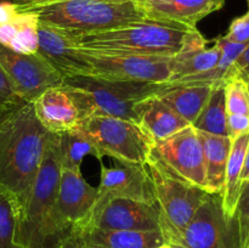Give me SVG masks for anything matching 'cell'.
<instances>
[{
  "label": "cell",
  "instance_id": "cell-15",
  "mask_svg": "<svg viewBox=\"0 0 249 248\" xmlns=\"http://www.w3.org/2000/svg\"><path fill=\"white\" fill-rule=\"evenodd\" d=\"M38 53L63 78L74 75H90V67L83 53L74 48L62 29L53 28L39 22Z\"/></svg>",
  "mask_w": 249,
  "mask_h": 248
},
{
  "label": "cell",
  "instance_id": "cell-5",
  "mask_svg": "<svg viewBox=\"0 0 249 248\" xmlns=\"http://www.w3.org/2000/svg\"><path fill=\"white\" fill-rule=\"evenodd\" d=\"M61 85L74 100L80 121L92 116H109L138 124L139 105L164 88V83L117 82L88 75L66 77Z\"/></svg>",
  "mask_w": 249,
  "mask_h": 248
},
{
  "label": "cell",
  "instance_id": "cell-7",
  "mask_svg": "<svg viewBox=\"0 0 249 248\" xmlns=\"http://www.w3.org/2000/svg\"><path fill=\"white\" fill-rule=\"evenodd\" d=\"M146 165L160 209V231L169 243L189 224L208 191L179 180L151 156Z\"/></svg>",
  "mask_w": 249,
  "mask_h": 248
},
{
  "label": "cell",
  "instance_id": "cell-18",
  "mask_svg": "<svg viewBox=\"0 0 249 248\" xmlns=\"http://www.w3.org/2000/svg\"><path fill=\"white\" fill-rule=\"evenodd\" d=\"M146 17L196 28L206 16L224 6L225 0H136Z\"/></svg>",
  "mask_w": 249,
  "mask_h": 248
},
{
  "label": "cell",
  "instance_id": "cell-26",
  "mask_svg": "<svg viewBox=\"0 0 249 248\" xmlns=\"http://www.w3.org/2000/svg\"><path fill=\"white\" fill-rule=\"evenodd\" d=\"M61 153H62V168L82 172L83 159L87 156H92L101 162L102 157L96 146L77 128L61 134Z\"/></svg>",
  "mask_w": 249,
  "mask_h": 248
},
{
  "label": "cell",
  "instance_id": "cell-8",
  "mask_svg": "<svg viewBox=\"0 0 249 248\" xmlns=\"http://www.w3.org/2000/svg\"><path fill=\"white\" fill-rule=\"evenodd\" d=\"M179 248H238L235 220L228 219L220 194L208 192L186 226L169 242Z\"/></svg>",
  "mask_w": 249,
  "mask_h": 248
},
{
  "label": "cell",
  "instance_id": "cell-34",
  "mask_svg": "<svg viewBox=\"0 0 249 248\" xmlns=\"http://www.w3.org/2000/svg\"><path fill=\"white\" fill-rule=\"evenodd\" d=\"M233 66H235V68L241 74L245 75L246 78L249 79V44L247 45V48L242 51V53L238 56Z\"/></svg>",
  "mask_w": 249,
  "mask_h": 248
},
{
  "label": "cell",
  "instance_id": "cell-38",
  "mask_svg": "<svg viewBox=\"0 0 249 248\" xmlns=\"http://www.w3.org/2000/svg\"><path fill=\"white\" fill-rule=\"evenodd\" d=\"M247 82H248V87H249V79L247 78Z\"/></svg>",
  "mask_w": 249,
  "mask_h": 248
},
{
  "label": "cell",
  "instance_id": "cell-25",
  "mask_svg": "<svg viewBox=\"0 0 249 248\" xmlns=\"http://www.w3.org/2000/svg\"><path fill=\"white\" fill-rule=\"evenodd\" d=\"M196 130L213 135L229 136L228 112L225 104V83L214 85L208 101L192 124Z\"/></svg>",
  "mask_w": 249,
  "mask_h": 248
},
{
  "label": "cell",
  "instance_id": "cell-41",
  "mask_svg": "<svg viewBox=\"0 0 249 248\" xmlns=\"http://www.w3.org/2000/svg\"><path fill=\"white\" fill-rule=\"evenodd\" d=\"M44 1H46V0H44Z\"/></svg>",
  "mask_w": 249,
  "mask_h": 248
},
{
  "label": "cell",
  "instance_id": "cell-13",
  "mask_svg": "<svg viewBox=\"0 0 249 248\" xmlns=\"http://www.w3.org/2000/svg\"><path fill=\"white\" fill-rule=\"evenodd\" d=\"M92 228L101 230H160L158 204L125 198H99L85 229Z\"/></svg>",
  "mask_w": 249,
  "mask_h": 248
},
{
  "label": "cell",
  "instance_id": "cell-14",
  "mask_svg": "<svg viewBox=\"0 0 249 248\" xmlns=\"http://www.w3.org/2000/svg\"><path fill=\"white\" fill-rule=\"evenodd\" d=\"M99 198H125L157 204L152 179L146 164L105 167L101 163Z\"/></svg>",
  "mask_w": 249,
  "mask_h": 248
},
{
  "label": "cell",
  "instance_id": "cell-2",
  "mask_svg": "<svg viewBox=\"0 0 249 248\" xmlns=\"http://www.w3.org/2000/svg\"><path fill=\"white\" fill-rule=\"evenodd\" d=\"M63 32L78 50L104 55L174 57L184 51L207 48V40L197 28L151 18L106 31Z\"/></svg>",
  "mask_w": 249,
  "mask_h": 248
},
{
  "label": "cell",
  "instance_id": "cell-17",
  "mask_svg": "<svg viewBox=\"0 0 249 248\" xmlns=\"http://www.w3.org/2000/svg\"><path fill=\"white\" fill-rule=\"evenodd\" d=\"M32 104L38 121L51 134L61 135L80 122L77 105L63 85L49 88Z\"/></svg>",
  "mask_w": 249,
  "mask_h": 248
},
{
  "label": "cell",
  "instance_id": "cell-21",
  "mask_svg": "<svg viewBox=\"0 0 249 248\" xmlns=\"http://www.w3.org/2000/svg\"><path fill=\"white\" fill-rule=\"evenodd\" d=\"M212 90V85H170L164 83V88L156 96L192 125L208 101Z\"/></svg>",
  "mask_w": 249,
  "mask_h": 248
},
{
  "label": "cell",
  "instance_id": "cell-16",
  "mask_svg": "<svg viewBox=\"0 0 249 248\" xmlns=\"http://www.w3.org/2000/svg\"><path fill=\"white\" fill-rule=\"evenodd\" d=\"M39 19L15 2H0V44L15 53H38Z\"/></svg>",
  "mask_w": 249,
  "mask_h": 248
},
{
  "label": "cell",
  "instance_id": "cell-20",
  "mask_svg": "<svg viewBox=\"0 0 249 248\" xmlns=\"http://www.w3.org/2000/svg\"><path fill=\"white\" fill-rule=\"evenodd\" d=\"M88 248H157L165 243L160 230H83Z\"/></svg>",
  "mask_w": 249,
  "mask_h": 248
},
{
  "label": "cell",
  "instance_id": "cell-40",
  "mask_svg": "<svg viewBox=\"0 0 249 248\" xmlns=\"http://www.w3.org/2000/svg\"><path fill=\"white\" fill-rule=\"evenodd\" d=\"M172 247H173V246H172ZM173 248H179V247H173Z\"/></svg>",
  "mask_w": 249,
  "mask_h": 248
},
{
  "label": "cell",
  "instance_id": "cell-19",
  "mask_svg": "<svg viewBox=\"0 0 249 248\" xmlns=\"http://www.w3.org/2000/svg\"><path fill=\"white\" fill-rule=\"evenodd\" d=\"M139 125L153 141H162L190 124L156 95L139 105Z\"/></svg>",
  "mask_w": 249,
  "mask_h": 248
},
{
  "label": "cell",
  "instance_id": "cell-33",
  "mask_svg": "<svg viewBox=\"0 0 249 248\" xmlns=\"http://www.w3.org/2000/svg\"><path fill=\"white\" fill-rule=\"evenodd\" d=\"M49 248H88V246L84 240L83 230L74 228Z\"/></svg>",
  "mask_w": 249,
  "mask_h": 248
},
{
  "label": "cell",
  "instance_id": "cell-39",
  "mask_svg": "<svg viewBox=\"0 0 249 248\" xmlns=\"http://www.w3.org/2000/svg\"><path fill=\"white\" fill-rule=\"evenodd\" d=\"M247 2H248V7H249V0H247Z\"/></svg>",
  "mask_w": 249,
  "mask_h": 248
},
{
  "label": "cell",
  "instance_id": "cell-22",
  "mask_svg": "<svg viewBox=\"0 0 249 248\" xmlns=\"http://www.w3.org/2000/svg\"><path fill=\"white\" fill-rule=\"evenodd\" d=\"M198 134L203 146L206 190L211 194H221L225 184L231 139L229 136L213 135L203 131H198Z\"/></svg>",
  "mask_w": 249,
  "mask_h": 248
},
{
  "label": "cell",
  "instance_id": "cell-24",
  "mask_svg": "<svg viewBox=\"0 0 249 248\" xmlns=\"http://www.w3.org/2000/svg\"><path fill=\"white\" fill-rule=\"evenodd\" d=\"M220 56L221 49L216 41L212 48L195 49L180 53L179 55L172 57V74L168 82L207 72L218 65Z\"/></svg>",
  "mask_w": 249,
  "mask_h": 248
},
{
  "label": "cell",
  "instance_id": "cell-35",
  "mask_svg": "<svg viewBox=\"0 0 249 248\" xmlns=\"http://www.w3.org/2000/svg\"><path fill=\"white\" fill-rule=\"evenodd\" d=\"M249 177V142L247 146V151H246V157H245V163H243V169L242 174H241V181H245Z\"/></svg>",
  "mask_w": 249,
  "mask_h": 248
},
{
  "label": "cell",
  "instance_id": "cell-10",
  "mask_svg": "<svg viewBox=\"0 0 249 248\" xmlns=\"http://www.w3.org/2000/svg\"><path fill=\"white\" fill-rule=\"evenodd\" d=\"M99 199L97 187L90 185L82 172L62 168L51 224L55 232L68 233L74 228L84 230Z\"/></svg>",
  "mask_w": 249,
  "mask_h": 248
},
{
  "label": "cell",
  "instance_id": "cell-30",
  "mask_svg": "<svg viewBox=\"0 0 249 248\" xmlns=\"http://www.w3.org/2000/svg\"><path fill=\"white\" fill-rule=\"evenodd\" d=\"M24 102L26 101H23L16 92L6 73L0 67V114L7 113Z\"/></svg>",
  "mask_w": 249,
  "mask_h": 248
},
{
  "label": "cell",
  "instance_id": "cell-28",
  "mask_svg": "<svg viewBox=\"0 0 249 248\" xmlns=\"http://www.w3.org/2000/svg\"><path fill=\"white\" fill-rule=\"evenodd\" d=\"M17 211L14 202L0 190V248H22L16 240Z\"/></svg>",
  "mask_w": 249,
  "mask_h": 248
},
{
  "label": "cell",
  "instance_id": "cell-1",
  "mask_svg": "<svg viewBox=\"0 0 249 248\" xmlns=\"http://www.w3.org/2000/svg\"><path fill=\"white\" fill-rule=\"evenodd\" d=\"M48 136L32 102H24L0 119V190L14 202L17 220L31 197Z\"/></svg>",
  "mask_w": 249,
  "mask_h": 248
},
{
  "label": "cell",
  "instance_id": "cell-37",
  "mask_svg": "<svg viewBox=\"0 0 249 248\" xmlns=\"http://www.w3.org/2000/svg\"><path fill=\"white\" fill-rule=\"evenodd\" d=\"M7 113H9V112H7ZM7 113H5V114H7ZM5 114H0V119H1V118H2V117H4V116H5Z\"/></svg>",
  "mask_w": 249,
  "mask_h": 248
},
{
  "label": "cell",
  "instance_id": "cell-36",
  "mask_svg": "<svg viewBox=\"0 0 249 248\" xmlns=\"http://www.w3.org/2000/svg\"><path fill=\"white\" fill-rule=\"evenodd\" d=\"M18 1V4H32V2H40L44 0H16Z\"/></svg>",
  "mask_w": 249,
  "mask_h": 248
},
{
  "label": "cell",
  "instance_id": "cell-11",
  "mask_svg": "<svg viewBox=\"0 0 249 248\" xmlns=\"http://www.w3.org/2000/svg\"><path fill=\"white\" fill-rule=\"evenodd\" d=\"M80 51V50H79ZM90 75L117 82H146L163 84L170 79L172 57L156 56H118L84 53Z\"/></svg>",
  "mask_w": 249,
  "mask_h": 248
},
{
  "label": "cell",
  "instance_id": "cell-4",
  "mask_svg": "<svg viewBox=\"0 0 249 248\" xmlns=\"http://www.w3.org/2000/svg\"><path fill=\"white\" fill-rule=\"evenodd\" d=\"M61 169V136L49 133L45 152L31 197L23 213L17 220L16 240L22 248H49L67 235L55 232L51 224Z\"/></svg>",
  "mask_w": 249,
  "mask_h": 248
},
{
  "label": "cell",
  "instance_id": "cell-27",
  "mask_svg": "<svg viewBox=\"0 0 249 248\" xmlns=\"http://www.w3.org/2000/svg\"><path fill=\"white\" fill-rule=\"evenodd\" d=\"M225 104L228 114L249 116L248 82L240 72H236L225 82Z\"/></svg>",
  "mask_w": 249,
  "mask_h": 248
},
{
  "label": "cell",
  "instance_id": "cell-29",
  "mask_svg": "<svg viewBox=\"0 0 249 248\" xmlns=\"http://www.w3.org/2000/svg\"><path fill=\"white\" fill-rule=\"evenodd\" d=\"M238 233V248H249V177L242 182L233 214Z\"/></svg>",
  "mask_w": 249,
  "mask_h": 248
},
{
  "label": "cell",
  "instance_id": "cell-32",
  "mask_svg": "<svg viewBox=\"0 0 249 248\" xmlns=\"http://www.w3.org/2000/svg\"><path fill=\"white\" fill-rule=\"evenodd\" d=\"M249 133V116L228 114V134L231 140Z\"/></svg>",
  "mask_w": 249,
  "mask_h": 248
},
{
  "label": "cell",
  "instance_id": "cell-23",
  "mask_svg": "<svg viewBox=\"0 0 249 248\" xmlns=\"http://www.w3.org/2000/svg\"><path fill=\"white\" fill-rule=\"evenodd\" d=\"M248 142L249 133L231 140V148L229 153L228 165H226L225 184H224L223 192L220 194L224 213L228 219H232L235 214L236 204H237L238 195H240L241 185H242L241 174H242Z\"/></svg>",
  "mask_w": 249,
  "mask_h": 248
},
{
  "label": "cell",
  "instance_id": "cell-31",
  "mask_svg": "<svg viewBox=\"0 0 249 248\" xmlns=\"http://www.w3.org/2000/svg\"><path fill=\"white\" fill-rule=\"evenodd\" d=\"M224 38L235 43L249 44V10L246 15L233 19Z\"/></svg>",
  "mask_w": 249,
  "mask_h": 248
},
{
  "label": "cell",
  "instance_id": "cell-3",
  "mask_svg": "<svg viewBox=\"0 0 249 248\" xmlns=\"http://www.w3.org/2000/svg\"><path fill=\"white\" fill-rule=\"evenodd\" d=\"M18 5L40 23L71 32L106 31L147 18L136 0H46Z\"/></svg>",
  "mask_w": 249,
  "mask_h": 248
},
{
  "label": "cell",
  "instance_id": "cell-9",
  "mask_svg": "<svg viewBox=\"0 0 249 248\" xmlns=\"http://www.w3.org/2000/svg\"><path fill=\"white\" fill-rule=\"evenodd\" d=\"M151 157L181 181L206 190L203 146L192 125L153 143Z\"/></svg>",
  "mask_w": 249,
  "mask_h": 248
},
{
  "label": "cell",
  "instance_id": "cell-12",
  "mask_svg": "<svg viewBox=\"0 0 249 248\" xmlns=\"http://www.w3.org/2000/svg\"><path fill=\"white\" fill-rule=\"evenodd\" d=\"M0 67L23 101L33 102L46 89L62 84L63 77L39 53H15L0 44Z\"/></svg>",
  "mask_w": 249,
  "mask_h": 248
},
{
  "label": "cell",
  "instance_id": "cell-6",
  "mask_svg": "<svg viewBox=\"0 0 249 248\" xmlns=\"http://www.w3.org/2000/svg\"><path fill=\"white\" fill-rule=\"evenodd\" d=\"M100 152L121 164H146L153 141L135 122L109 116H92L75 126Z\"/></svg>",
  "mask_w": 249,
  "mask_h": 248
}]
</instances>
